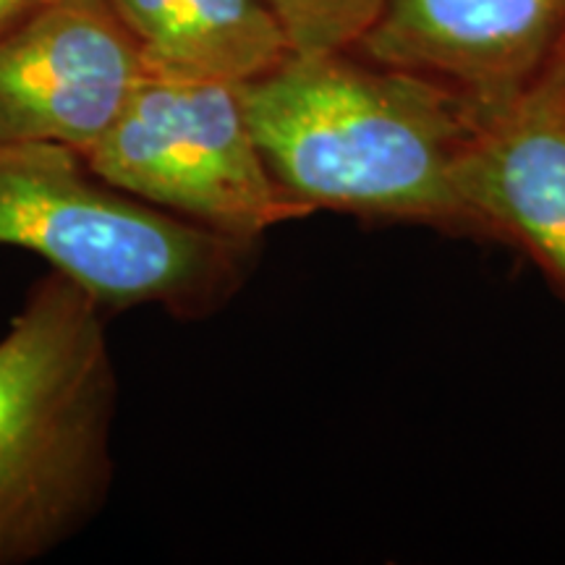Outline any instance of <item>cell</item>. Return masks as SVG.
<instances>
[{"instance_id":"cell-12","label":"cell","mask_w":565,"mask_h":565,"mask_svg":"<svg viewBox=\"0 0 565 565\" xmlns=\"http://www.w3.org/2000/svg\"><path fill=\"white\" fill-rule=\"evenodd\" d=\"M87 3H105V0H87Z\"/></svg>"},{"instance_id":"cell-6","label":"cell","mask_w":565,"mask_h":565,"mask_svg":"<svg viewBox=\"0 0 565 565\" xmlns=\"http://www.w3.org/2000/svg\"><path fill=\"white\" fill-rule=\"evenodd\" d=\"M469 228L511 238L565 291V66L482 105L456 171Z\"/></svg>"},{"instance_id":"cell-2","label":"cell","mask_w":565,"mask_h":565,"mask_svg":"<svg viewBox=\"0 0 565 565\" xmlns=\"http://www.w3.org/2000/svg\"><path fill=\"white\" fill-rule=\"evenodd\" d=\"M103 312L53 270L0 338V565L47 555L105 503L118 380Z\"/></svg>"},{"instance_id":"cell-4","label":"cell","mask_w":565,"mask_h":565,"mask_svg":"<svg viewBox=\"0 0 565 565\" xmlns=\"http://www.w3.org/2000/svg\"><path fill=\"white\" fill-rule=\"evenodd\" d=\"M82 158L110 186L249 244L315 212L273 179L233 84L145 71Z\"/></svg>"},{"instance_id":"cell-10","label":"cell","mask_w":565,"mask_h":565,"mask_svg":"<svg viewBox=\"0 0 565 565\" xmlns=\"http://www.w3.org/2000/svg\"><path fill=\"white\" fill-rule=\"evenodd\" d=\"M351 3L356 6V9H362V11L366 13V17L377 21L380 13H383V9H385L387 0H351Z\"/></svg>"},{"instance_id":"cell-11","label":"cell","mask_w":565,"mask_h":565,"mask_svg":"<svg viewBox=\"0 0 565 565\" xmlns=\"http://www.w3.org/2000/svg\"><path fill=\"white\" fill-rule=\"evenodd\" d=\"M557 53H561V61H563V66H565V38L561 42V47H557Z\"/></svg>"},{"instance_id":"cell-9","label":"cell","mask_w":565,"mask_h":565,"mask_svg":"<svg viewBox=\"0 0 565 565\" xmlns=\"http://www.w3.org/2000/svg\"><path fill=\"white\" fill-rule=\"evenodd\" d=\"M53 3H58V0H0V38L11 32L13 26H19L24 19H30L32 13L47 9Z\"/></svg>"},{"instance_id":"cell-1","label":"cell","mask_w":565,"mask_h":565,"mask_svg":"<svg viewBox=\"0 0 565 565\" xmlns=\"http://www.w3.org/2000/svg\"><path fill=\"white\" fill-rule=\"evenodd\" d=\"M236 89L273 179L294 200L469 228L456 171L482 103L349 53H291Z\"/></svg>"},{"instance_id":"cell-8","label":"cell","mask_w":565,"mask_h":565,"mask_svg":"<svg viewBox=\"0 0 565 565\" xmlns=\"http://www.w3.org/2000/svg\"><path fill=\"white\" fill-rule=\"evenodd\" d=\"M141 66L181 79L246 84L291 55L263 0H105Z\"/></svg>"},{"instance_id":"cell-7","label":"cell","mask_w":565,"mask_h":565,"mask_svg":"<svg viewBox=\"0 0 565 565\" xmlns=\"http://www.w3.org/2000/svg\"><path fill=\"white\" fill-rule=\"evenodd\" d=\"M565 38V0H387L356 51L477 103L513 95Z\"/></svg>"},{"instance_id":"cell-3","label":"cell","mask_w":565,"mask_h":565,"mask_svg":"<svg viewBox=\"0 0 565 565\" xmlns=\"http://www.w3.org/2000/svg\"><path fill=\"white\" fill-rule=\"evenodd\" d=\"M0 246L38 254L105 309L200 320L242 286L252 244L110 186L66 145L0 141Z\"/></svg>"},{"instance_id":"cell-5","label":"cell","mask_w":565,"mask_h":565,"mask_svg":"<svg viewBox=\"0 0 565 565\" xmlns=\"http://www.w3.org/2000/svg\"><path fill=\"white\" fill-rule=\"evenodd\" d=\"M145 74L105 3L58 0L0 38V141L84 152L116 124Z\"/></svg>"}]
</instances>
